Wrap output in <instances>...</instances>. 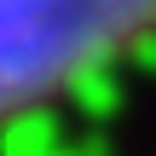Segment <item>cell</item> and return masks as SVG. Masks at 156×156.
Wrapping results in <instances>:
<instances>
[{
	"mask_svg": "<svg viewBox=\"0 0 156 156\" xmlns=\"http://www.w3.org/2000/svg\"><path fill=\"white\" fill-rule=\"evenodd\" d=\"M156 41V0H0V127L41 116Z\"/></svg>",
	"mask_w": 156,
	"mask_h": 156,
	"instance_id": "1",
	"label": "cell"
}]
</instances>
